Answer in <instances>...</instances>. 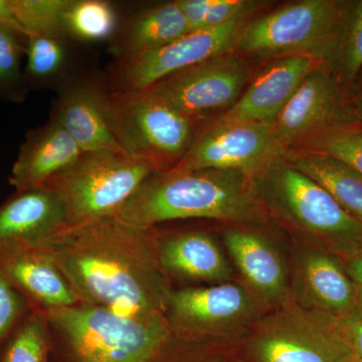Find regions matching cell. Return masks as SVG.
<instances>
[{"label":"cell","instance_id":"obj_34","mask_svg":"<svg viewBox=\"0 0 362 362\" xmlns=\"http://www.w3.org/2000/svg\"><path fill=\"white\" fill-rule=\"evenodd\" d=\"M337 319L357 362H362V300L349 313Z\"/></svg>","mask_w":362,"mask_h":362},{"label":"cell","instance_id":"obj_11","mask_svg":"<svg viewBox=\"0 0 362 362\" xmlns=\"http://www.w3.org/2000/svg\"><path fill=\"white\" fill-rule=\"evenodd\" d=\"M358 126L346 87L322 65L312 71L272 126L281 156L328 131Z\"/></svg>","mask_w":362,"mask_h":362},{"label":"cell","instance_id":"obj_14","mask_svg":"<svg viewBox=\"0 0 362 362\" xmlns=\"http://www.w3.org/2000/svg\"><path fill=\"white\" fill-rule=\"evenodd\" d=\"M68 228L65 206L52 187L16 192L0 206V259L49 249Z\"/></svg>","mask_w":362,"mask_h":362},{"label":"cell","instance_id":"obj_35","mask_svg":"<svg viewBox=\"0 0 362 362\" xmlns=\"http://www.w3.org/2000/svg\"><path fill=\"white\" fill-rule=\"evenodd\" d=\"M187 21L189 33L204 28L209 0H176Z\"/></svg>","mask_w":362,"mask_h":362},{"label":"cell","instance_id":"obj_1","mask_svg":"<svg viewBox=\"0 0 362 362\" xmlns=\"http://www.w3.org/2000/svg\"><path fill=\"white\" fill-rule=\"evenodd\" d=\"M156 240V228L110 216L66 228L49 250L83 303L164 315L173 288L159 266Z\"/></svg>","mask_w":362,"mask_h":362},{"label":"cell","instance_id":"obj_21","mask_svg":"<svg viewBox=\"0 0 362 362\" xmlns=\"http://www.w3.org/2000/svg\"><path fill=\"white\" fill-rule=\"evenodd\" d=\"M0 272L33 308L42 311L82 303L49 249L33 250L0 259Z\"/></svg>","mask_w":362,"mask_h":362},{"label":"cell","instance_id":"obj_24","mask_svg":"<svg viewBox=\"0 0 362 362\" xmlns=\"http://www.w3.org/2000/svg\"><path fill=\"white\" fill-rule=\"evenodd\" d=\"M322 66L345 87L362 70V0L342 1L334 39Z\"/></svg>","mask_w":362,"mask_h":362},{"label":"cell","instance_id":"obj_31","mask_svg":"<svg viewBox=\"0 0 362 362\" xmlns=\"http://www.w3.org/2000/svg\"><path fill=\"white\" fill-rule=\"evenodd\" d=\"M32 308L25 295L0 272V343Z\"/></svg>","mask_w":362,"mask_h":362},{"label":"cell","instance_id":"obj_10","mask_svg":"<svg viewBox=\"0 0 362 362\" xmlns=\"http://www.w3.org/2000/svg\"><path fill=\"white\" fill-rule=\"evenodd\" d=\"M249 59L230 51L162 78L148 90L195 123L237 103L252 78Z\"/></svg>","mask_w":362,"mask_h":362},{"label":"cell","instance_id":"obj_38","mask_svg":"<svg viewBox=\"0 0 362 362\" xmlns=\"http://www.w3.org/2000/svg\"><path fill=\"white\" fill-rule=\"evenodd\" d=\"M354 104L357 124L358 126H362V86L357 96L354 98Z\"/></svg>","mask_w":362,"mask_h":362},{"label":"cell","instance_id":"obj_26","mask_svg":"<svg viewBox=\"0 0 362 362\" xmlns=\"http://www.w3.org/2000/svg\"><path fill=\"white\" fill-rule=\"evenodd\" d=\"M117 26L115 9L103 0H71L66 14V35L78 40L108 39Z\"/></svg>","mask_w":362,"mask_h":362},{"label":"cell","instance_id":"obj_15","mask_svg":"<svg viewBox=\"0 0 362 362\" xmlns=\"http://www.w3.org/2000/svg\"><path fill=\"white\" fill-rule=\"evenodd\" d=\"M291 298L304 308L337 318L349 313L361 300L335 255L300 240L293 259Z\"/></svg>","mask_w":362,"mask_h":362},{"label":"cell","instance_id":"obj_3","mask_svg":"<svg viewBox=\"0 0 362 362\" xmlns=\"http://www.w3.org/2000/svg\"><path fill=\"white\" fill-rule=\"evenodd\" d=\"M51 362H152L171 332L163 314L87 303L45 311Z\"/></svg>","mask_w":362,"mask_h":362},{"label":"cell","instance_id":"obj_12","mask_svg":"<svg viewBox=\"0 0 362 362\" xmlns=\"http://www.w3.org/2000/svg\"><path fill=\"white\" fill-rule=\"evenodd\" d=\"M251 13L240 14L221 25L188 33L156 51L120 59L114 71L113 93L148 89L176 71L232 51L238 33Z\"/></svg>","mask_w":362,"mask_h":362},{"label":"cell","instance_id":"obj_29","mask_svg":"<svg viewBox=\"0 0 362 362\" xmlns=\"http://www.w3.org/2000/svg\"><path fill=\"white\" fill-rule=\"evenodd\" d=\"M26 40L0 28V95L21 100L25 95V78L21 59L25 54Z\"/></svg>","mask_w":362,"mask_h":362},{"label":"cell","instance_id":"obj_13","mask_svg":"<svg viewBox=\"0 0 362 362\" xmlns=\"http://www.w3.org/2000/svg\"><path fill=\"white\" fill-rule=\"evenodd\" d=\"M279 156L272 126L216 120L197 132L187 156L175 168L240 171L254 177Z\"/></svg>","mask_w":362,"mask_h":362},{"label":"cell","instance_id":"obj_2","mask_svg":"<svg viewBox=\"0 0 362 362\" xmlns=\"http://www.w3.org/2000/svg\"><path fill=\"white\" fill-rule=\"evenodd\" d=\"M114 216L143 228L188 218L235 226H261L270 221L251 176L240 171L176 168L154 170Z\"/></svg>","mask_w":362,"mask_h":362},{"label":"cell","instance_id":"obj_36","mask_svg":"<svg viewBox=\"0 0 362 362\" xmlns=\"http://www.w3.org/2000/svg\"><path fill=\"white\" fill-rule=\"evenodd\" d=\"M0 28L16 33L21 39L28 40V33L16 16L13 0H0Z\"/></svg>","mask_w":362,"mask_h":362},{"label":"cell","instance_id":"obj_19","mask_svg":"<svg viewBox=\"0 0 362 362\" xmlns=\"http://www.w3.org/2000/svg\"><path fill=\"white\" fill-rule=\"evenodd\" d=\"M157 259L169 279L192 282H228L233 270L213 235L201 230H157Z\"/></svg>","mask_w":362,"mask_h":362},{"label":"cell","instance_id":"obj_23","mask_svg":"<svg viewBox=\"0 0 362 362\" xmlns=\"http://www.w3.org/2000/svg\"><path fill=\"white\" fill-rule=\"evenodd\" d=\"M189 33L177 2H166L134 16L123 28L114 45L120 59L140 56L170 44Z\"/></svg>","mask_w":362,"mask_h":362},{"label":"cell","instance_id":"obj_16","mask_svg":"<svg viewBox=\"0 0 362 362\" xmlns=\"http://www.w3.org/2000/svg\"><path fill=\"white\" fill-rule=\"evenodd\" d=\"M320 65L318 59L307 54L272 59L252 78L237 103L216 120L273 126L307 76Z\"/></svg>","mask_w":362,"mask_h":362},{"label":"cell","instance_id":"obj_6","mask_svg":"<svg viewBox=\"0 0 362 362\" xmlns=\"http://www.w3.org/2000/svg\"><path fill=\"white\" fill-rule=\"evenodd\" d=\"M255 362H357L337 317L290 299L266 312L250 330Z\"/></svg>","mask_w":362,"mask_h":362},{"label":"cell","instance_id":"obj_20","mask_svg":"<svg viewBox=\"0 0 362 362\" xmlns=\"http://www.w3.org/2000/svg\"><path fill=\"white\" fill-rule=\"evenodd\" d=\"M75 140L83 153H123L112 128L109 95L92 85L64 92L52 117Z\"/></svg>","mask_w":362,"mask_h":362},{"label":"cell","instance_id":"obj_18","mask_svg":"<svg viewBox=\"0 0 362 362\" xmlns=\"http://www.w3.org/2000/svg\"><path fill=\"white\" fill-rule=\"evenodd\" d=\"M83 154L71 135L52 118L26 134L9 183L16 192L44 187L75 165Z\"/></svg>","mask_w":362,"mask_h":362},{"label":"cell","instance_id":"obj_32","mask_svg":"<svg viewBox=\"0 0 362 362\" xmlns=\"http://www.w3.org/2000/svg\"><path fill=\"white\" fill-rule=\"evenodd\" d=\"M211 351V343L187 341L171 334L152 362H216Z\"/></svg>","mask_w":362,"mask_h":362},{"label":"cell","instance_id":"obj_7","mask_svg":"<svg viewBox=\"0 0 362 362\" xmlns=\"http://www.w3.org/2000/svg\"><path fill=\"white\" fill-rule=\"evenodd\" d=\"M154 170L124 153L93 152L47 185L61 197L73 228L115 216Z\"/></svg>","mask_w":362,"mask_h":362},{"label":"cell","instance_id":"obj_17","mask_svg":"<svg viewBox=\"0 0 362 362\" xmlns=\"http://www.w3.org/2000/svg\"><path fill=\"white\" fill-rule=\"evenodd\" d=\"M256 226H233L223 242L244 285L271 310L291 299V276L277 246Z\"/></svg>","mask_w":362,"mask_h":362},{"label":"cell","instance_id":"obj_5","mask_svg":"<svg viewBox=\"0 0 362 362\" xmlns=\"http://www.w3.org/2000/svg\"><path fill=\"white\" fill-rule=\"evenodd\" d=\"M112 128L125 156L147 162L156 170L177 165L197 135L194 121L146 89L111 93Z\"/></svg>","mask_w":362,"mask_h":362},{"label":"cell","instance_id":"obj_9","mask_svg":"<svg viewBox=\"0 0 362 362\" xmlns=\"http://www.w3.org/2000/svg\"><path fill=\"white\" fill-rule=\"evenodd\" d=\"M269 309L244 283L173 289L164 318L173 337L218 344L246 335Z\"/></svg>","mask_w":362,"mask_h":362},{"label":"cell","instance_id":"obj_8","mask_svg":"<svg viewBox=\"0 0 362 362\" xmlns=\"http://www.w3.org/2000/svg\"><path fill=\"white\" fill-rule=\"evenodd\" d=\"M342 1L301 0L247 21L232 51L242 56L276 59L307 54L322 65L337 33Z\"/></svg>","mask_w":362,"mask_h":362},{"label":"cell","instance_id":"obj_27","mask_svg":"<svg viewBox=\"0 0 362 362\" xmlns=\"http://www.w3.org/2000/svg\"><path fill=\"white\" fill-rule=\"evenodd\" d=\"M71 0H13L18 21L28 35L64 37L65 20Z\"/></svg>","mask_w":362,"mask_h":362},{"label":"cell","instance_id":"obj_28","mask_svg":"<svg viewBox=\"0 0 362 362\" xmlns=\"http://www.w3.org/2000/svg\"><path fill=\"white\" fill-rule=\"evenodd\" d=\"M64 37L30 35L25 44V82H40L54 77L66 61Z\"/></svg>","mask_w":362,"mask_h":362},{"label":"cell","instance_id":"obj_30","mask_svg":"<svg viewBox=\"0 0 362 362\" xmlns=\"http://www.w3.org/2000/svg\"><path fill=\"white\" fill-rule=\"evenodd\" d=\"M295 149L330 154L362 173V126L328 131L307 140Z\"/></svg>","mask_w":362,"mask_h":362},{"label":"cell","instance_id":"obj_4","mask_svg":"<svg viewBox=\"0 0 362 362\" xmlns=\"http://www.w3.org/2000/svg\"><path fill=\"white\" fill-rule=\"evenodd\" d=\"M252 185L269 218L297 239L347 259L362 251L361 221L284 156L255 175Z\"/></svg>","mask_w":362,"mask_h":362},{"label":"cell","instance_id":"obj_33","mask_svg":"<svg viewBox=\"0 0 362 362\" xmlns=\"http://www.w3.org/2000/svg\"><path fill=\"white\" fill-rule=\"evenodd\" d=\"M257 6L256 1L247 0H209L204 28L223 25L240 14L254 11Z\"/></svg>","mask_w":362,"mask_h":362},{"label":"cell","instance_id":"obj_22","mask_svg":"<svg viewBox=\"0 0 362 362\" xmlns=\"http://www.w3.org/2000/svg\"><path fill=\"white\" fill-rule=\"evenodd\" d=\"M284 158L318 183L352 216L362 223V173L346 162L323 152L294 149Z\"/></svg>","mask_w":362,"mask_h":362},{"label":"cell","instance_id":"obj_37","mask_svg":"<svg viewBox=\"0 0 362 362\" xmlns=\"http://www.w3.org/2000/svg\"><path fill=\"white\" fill-rule=\"evenodd\" d=\"M347 263L349 264L345 269L352 282L356 285L359 297L362 300V251L347 259Z\"/></svg>","mask_w":362,"mask_h":362},{"label":"cell","instance_id":"obj_25","mask_svg":"<svg viewBox=\"0 0 362 362\" xmlns=\"http://www.w3.org/2000/svg\"><path fill=\"white\" fill-rule=\"evenodd\" d=\"M0 362H51L45 311L32 308L0 343Z\"/></svg>","mask_w":362,"mask_h":362}]
</instances>
